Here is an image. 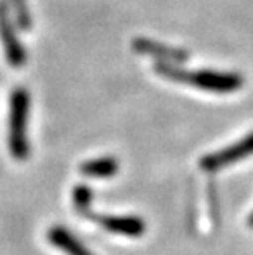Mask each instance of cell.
I'll list each match as a JSON object with an SVG mask.
<instances>
[{
    "label": "cell",
    "mask_w": 253,
    "mask_h": 255,
    "mask_svg": "<svg viewBox=\"0 0 253 255\" xmlns=\"http://www.w3.org/2000/svg\"><path fill=\"white\" fill-rule=\"evenodd\" d=\"M249 226H250L252 229H253V213L250 214V218H249Z\"/></svg>",
    "instance_id": "11"
},
{
    "label": "cell",
    "mask_w": 253,
    "mask_h": 255,
    "mask_svg": "<svg viewBox=\"0 0 253 255\" xmlns=\"http://www.w3.org/2000/svg\"><path fill=\"white\" fill-rule=\"evenodd\" d=\"M97 224L112 234L125 237H142L147 231V224L137 216H92Z\"/></svg>",
    "instance_id": "5"
},
{
    "label": "cell",
    "mask_w": 253,
    "mask_h": 255,
    "mask_svg": "<svg viewBox=\"0 0 253 255\" xmlns=\"http://www.w3.org/2000/svg\"><path fill=\"white\" fill-rule=\"evenodd\" d=\"M30 92L17 88L10 94L8 109V148L15 160H26L30 155L28 143Z\"/></svg>",
    "instance_id": "2"
},
{
    "label": "cell",
    "mask_w": 253,
    "mask_h": 255,
    "mask_svg": "<svg viewBox=\"0 0 253 255\" xmlns=\"http://www.w3.org/2000/svg\"><path fill=\"white\" fill-rule=\"evenodd\" d=\"M46 237H48V241H50V244H53L56 249H59V251H63L68 255H94L92 252H89L87 249L84 247L83 242L78 241L71 232L61 226L51 227V229L48 231Z\"/></svg>",
    "instance_id": "7"
},
{
    "label": "cell",
    "mask_w": 253,
    "mask_h": 255,
    "mask_svg": "<svg viewBox=\"0 0 253 255\" xmlns=\"http://www.w3.org/2000/svg\"><path fill=\"white\" fill-rule=\"evenodd\" d=\"M155 71L165 79L184 83L201 91L215 92V94H229V92L239 91L244 86V78L237 73H220L212 69L186 71L176 66V63L168 61H158L155 64Z\"/></svg>",
    "instance_id": "1"
},
{
    "label": "cell",
    "mask_w": 253,
    "mask_h": 255,
    "mask_svg": "<svg viewBox=\"0 0 253 255\" xmlns=\"http://www.w3.org/2000/svg\"><path fill=\"white\" fill-rule=\"evenodd\" d=\"M12 5L15 8V17H17L18 25L23 30H30L31 28V15H30L28 5H26V0H12Z\"/></svg>",
    "instance_id": "10"
},
{
    "label": "cell",
    "mask_w": 253,
    "mask_h": 255,
    "mask_svg": "<svg viewBox=\"0 0 253 255\" xmlns=\"http://www.w3.org/2000/svg\"><path fill=\"white\" fill-rule=\"evenodd\" d=\"M0 40H2L5 58L12 68H21L26 61V51L15 33L8 7L3 0H0Z\"/></svg>",
    "instance_id": "4"
},
{
    "label": "cell",
    "mask_w": 253,
    "mask_h": 255,
    "mask_svg": "<svg viewBox=\"0 0 253 255\" xmlns=\"http://www.w3.org/2000/svg\"><path fill=\"white\" fill-rule=\"evenodd\" d=\"M252 155H253V132L245 135L239 142L225 146L222 150L202 156L201 161H199V166H201L204 171L214 173L232 163H237V161H240V160L249 158Z\"/></svg>",
    "instance_id": "3"
},
{
    "label": "cell",
    "mask_w": 253,
    "mask_h": 255,
    "mask_svg": "<svg viewBox=\"0 0 253 255\" xmlns=\"http://www.w3.org/2000/svg\"><path fill=\"white\" fill-rule=\"evenodd\" d=\"M74 206L76 209L81 211L85 216H90L89 209H90V203H92V191L87 186H78L74 188Z\"/></svg>",
    "instance_id": "9"
},
{
    "label": "cell",
    "mask_w": 253,
    "mask_h": 255,
    "mask_svg": "<svg viewBox=\"0 0 253 255\" xmlns=\"http://www.w3.org/2000/svg\"><path fill=\"white\" fill-rule=\"evenodd\" d=\"M118 171V160L114 156H100V158L87 160L81 165V173L94 178H109Z\"/></svg>",
    "instance_id": "8"
},
{
    "label": "cell",
    "mask_w": 253,
    "mask_h": 255,
    "mask_svg": "<svg viewBox=\"0 0 253 255\" xmlns=\"http://www.w3.org/2000/svg\"><path fill=\"white\" fill-rule=\"evenodd\" d=\"M133 50L137 53H143V55L155 56L158 61H168V63H181L187 59V53L179 48H173L163 43L148 40V38H137L133 40Z\"/></svg>",
    "instance_id": "6"
}]
</instances>
